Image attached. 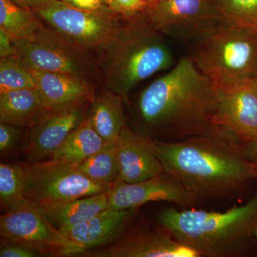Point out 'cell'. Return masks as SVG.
I'll list each match as a JSON object with an SVG mask.
<instances>
[{
  "mask_svg": "<svg viewBox=\"0 0 257 257\" xmlns=\"http://www.w3.org/2000/svg\"><path fill=\"white\" fill-rule=\"evenodd\" d=\"M15 56L28 69L62 72L85 78L89 61L84 50L64 37L47 42L13 41Z\"/></svg>",
  "mask_w": 257,
  "mask_h": 257,
  "instance_id": "cell-12",
  "label": "cell"
},
{
  "mask_svg": "<svg viewBox=\"0 0 257 257\" xmlns=\"http://www.w3.org/2000/svg\"><path fill=\"white\" fill-rule=\"evenodd\" d=\"M33 204L47 220L60 231L107 209L108 192L62 202Z\"/></svg>",
  "mask_w": 257,
  "mask_h": 257,
  "instance_id": "cell-20",
  "label": "cell"
},
{
  "mask_svg": "<svg viewBox=\"0 0 257 257\" xmlns=\"http://www.w3.org/2000/svg\"><path fill=\"white\" fill-rule=\"evenodd\" d=\"M25 197L42 204L90 197L112 187L88 178L75 165L58 161L32 162L25 166Z\"/></svg>",
  "mask_w": 257,
  "mask_h": 257,
  "instance_id": "cell-6",
  "label": "cell"
},
{
  "mask_svg": "<svg viewBox=\"0 0 257 257\" xmlns=\"http://www.w3.org/2000/svg\"><path fill=\"white\" fill-rule=\"evenodd\" d=\"M146 1V3L147 4H148L149 7L150 6V5L153 4V3H155V2H156V0H145Z\"/></svg>",
  "mask_w": 257,
  "mask_h": 257,
  "instance_id": "cell-35",
  "label": "cell"
},
{
  "mask_svg": "<svg viewBox=\"0 0 257 257\" xmlns=\"http://www.w3.org/2000/svg\"><path fill=\"white\" fill-rule=\"evenodd\" d=\"M157 221L201 257L239 256L256 234L257 189L247 202L223 212L167 208L158 214Z\"/></svg>",
  "mask_w": 257,
  "mask_h": 257,
  "instance_id": "cell-3",
  "label": "cell"
},
{
  "mask_svg": "<svg viewBox=\"0 0 257 257\" xmlns=\"http://www.w3.org/2000/svg\"><path fill=\"white\" fill-rule=\"evenodd\" d=\"M80 105L69 106L52 111L35 127L32 128L29 145V159L32 162L52 157L69 134L82 123Z\"/></svg>",
  "mask_w": 257,
  "mask_h": 257,
  "instance_id": "cell-17",
  "label": "cell"
},
{
  "mask_svg": "<svg viewBox=\"0 0 257 257\" xmlns=\"http://www.w3.org/2000/svg\"><path fill=\"white\" fill-rule=\"evenodd\" d=\"M255 238H256V239H257V230L256 231V234H255Z\"/></svg>",
  "mask_w": 257,
  "mask_h": 257,
  "instance_id": "cell-36",
  "label": "cell"
},
{
  "mask_svg": "<svg viewBox=\"0 0 257 257\" xmlns=\"http://www.w3.org/2000/svg\"><path fill=\"white\" fill-rule=\"evenodd\" d=\"M153 143L165 172L199 202L233 199L257 182L256 165L245 157L239 142L221 128L177 141Z\"/></svg>",
  "mask_w": 257,
  "mask_h": 257,
  "instance_id": "cell-1",
  "label": "cell"
},
{
  "mask_svg": "<svg viewBox=\"0 0 257 257\" xmlns=\"http://www.w3.org/2000/svg\"><path fill=\"white\" fill-rule=\"evenodd\" d=\"M14 56L15 50L13 41L4 31L0 30V58Z\"/></svg>",
  "mask_w": 257,
  "mask_h": 257,
  "instance_id": "cell-32",
  "label": "cell"
},
{
  "mask_svg": "<svg viewBox=\"0 0 257 257\" xmlns=\"http://www.w3.org/2000/svg\"><path fill=\"white\" fill-rule=\"evenodd\" d=\"M252 83L253 85H254V87H256V89H257V74L255 76L254 78L252 79Z\"/></svg>",
  "mask_w": 257,
  "mask_h": 257,
  "instance_id": "cell-34",
  "label": "cell"
},
{
  "mask_svg": "<svg viewBox=\"0 0 257 257\" xmlns=\"http://www.w3.org/2000/svg\"><path fill=\"white\" fill-rule=\"evenodd\" d=\"M104 144L87 118L69 134L52 160L76 166L100 150Z\"/></svg>",
  "mask_w": 257,
  "mask_h": 257,
  "instance_id": "cell-22",
  "label": "cell"
},
{
  "mask_svg": "<svg viewBox=\"0 0 257 257\" xmlns=\"http://www.w3.org/2000/svg\"><path fill=\"white\" fill-rule=\"evenodd\" d=\"M24 167L12 164H0V200L10 207L25 199Z\"/></svg>",
  "mask_w": 257,
  "mask_h": 257,
  "instance_id": "cell-24",
  "label": "cell"
},
{
  "mask_svg": "<svg viewBox=\"0 0 257 257\" xmlns=\"http://www.w3.org/2000/svg\"><path fill=\"white\" fill-rule=\"evenodd\" d=\"M42 253L38 248L18 241L4 240L0 248L1 257H35L41 256Z\"/></svg>",
  "mask_w": 257,
  "mask_h": 257,
  "instance_id": "cell-28",
  "label": "cell"
},
{
  "mask_svg": "<svg viewBox=\"0 0 257 257\" xmlns=\"http://www.w3.org/2000/svg\"><path fill=\"white\" fill-rule=\"evenodd\" d=\"M19 134L18 126L0 122V151L4 152L12 148L18 140Z\"/></svg>",
  "mask_w": 257,
  "mask_h": 257,
  "instance_id": "cell-30",
  "label": "cell"
},
{
  "mask_svg": "<svg viewBox=\"0 0 257 257\" xmlns=\"http://www.w3.org/2000/svg\"><path fill=\"white\" fill-rule=\"evenodd\" d=\"M217 103L218 87L188 57L144 89L138 107L147 127L177 141L214 130Z\"/></svg>",
  "mask_w": 257,
  "mask_h": 257,
  "instance_id": "cell-2",
  "label": "cell"
},
{
  "mask_svg": "<svg viewBox=\"0 0 257 257\" xmlns=\"http://www.w3.org/2000/svg\"><path fill=\"white\" fill-rule=\"evenodd\" d=\"M35 88L31 72L20 62L16 56L0 60V94Z\"/></svg>",
  "mask_w": 257,
  "mask_h": 257,
  "instance_id": "cell-26",
  "label": "cell"
},
{
  "mask_svg": "<svg viewBox=\"0 0 257 257\" xmlns=\"http://www.w3.org/2000/svg\"><path fill=\"white\" fill-rule=\"evenodd\" d=\"M137 209L114 210L107 208L66 229L60 230L74 243L87 251L89 248L112 242L123 234Z\"/></svg>",
  "mask_w": 257,
  "mask_h": 257,
  "instance_id": "cell-15",
  "label": "cell"
},
{
  "mask_svg": "<svg viewBox=\"0 0 257 257\" xmlns=\"http://www.w3.org/2000/svg\"><path fill=\"white\" fill-rule=\"evenodd\" d=\"M76 167L94 182L112 187L119 179L116 141L104 143L100 150Z\"/></svg>",
  "mask_w": 257,
  "mask_h": 257,
  "instance_id": "cell-23",
  "label": "cell"
},
{
  "mask_svg": "<svg viewBox=\"0 0 257 257\" xmlns=\"http://www.w3.org/2000/svg\"><path fill=\"white\" fill-rule=\"evenodd\" d=\"M61 1L63 2L67 6L74 9L101 13V14L116 15L108 8L107 5L104 3V0H61Z\"/></svg>",
  "mask_w": 257,
  "mask_h": 257,
  "instance_id": "cell-29",
  "label": "cell"
},
{
  "mask_svg": "<svg viewBox=\"0 0 257 257\" xmlns=\"http://www.w3.org/2000/svg\"><path fill=\"white\" fill-rule=\"evenodd\" d=\"M0 30L12 41H53L62 37L42 23V19L30 10L23 9L12 0H0Z\"/></svg>",
  "mask_w": 257,
  "mask_h": 257,
  "instance_id": "cell-18",
  "label": "cell"
},
{
  "mask_svg": "<svg viewBox=\"0 0 257 257\" xmlns=\"http://www.w3.org/2000/svg\"><path fill=\"white\" fill-rule=\"evenodd\" d=\"M241 144V149L245 157L257 168V140Z\"/></svg>",
  "mask_w": 257,
  "mask_h": 257,
  "instance_id": "cell-33",
  "label": "cell"
},
{
  "mask_svg": "<svg viewBox=\"0 0 257 257\" xmlns=\"http://www.w3.org/2000/svg\"><path fill=\"white\" fill-rule=\"evenodd\" d=\"M214 124L240 143L257 140V89L252 80L218 87Z\"/></svg>",
  "mask_w": 257,
  "mask_h": 257,
  "instance_id": "cell-11",
  "label": "cell"
},
{
  "mask_svg": "<svg viewBox=\"0 0 257 257\" xmlns=\"http://www.w3.org/2000/svg\"><path fill=\"white\" fill-rule=\"evenodd\" d=\"M15 4L36 13L40 10L51 8L60 3L61 0H12Z\"/></svg>",
  "mask_w": 257,
  "mask_h": 257,
  "instance_id": "cell-31",
  "label": "cell"
},
{
  "mask_svg": "<svg viewBox=\"0 0 257 257\" xmlns=\"http://www.w3.org/2000/svg\"><path fill=\"white\" fill-rule=\"evenodd\" d=\"M152 202L174 203L183 207L199 202L175 177L166 172L138 183H125L119 179L108 192V208L114 210L138 209Z\"/></svg>",
  "mask_w": 257,
  "mask_h": 257,
  "instance_id": "cell-10",
  "label": "cell"
},
{
  "mask_svg": "<svg viewBox=\"0 0 257 257\" xmlns=\"http://www.w3.org/2000/svg\"><path fill=\"white\" fill-rule=\"evenodd\" d=\"M145 17L157 32L197 40L224 21L214 0H156Z\"/></svg>",
  "mask_w": 257,
  "mask_h": 257,
  "instance_id": "cell-8",
  "label": "cell"
},
{
  "mask_svg": "<svg viewBox=\"0 0 257 257\" xmlns=\"http://www.w3.org/2000/svg\"><path fill=\"white\" fill-rule=\"evenodd\" d=\"M145 15L119 24L99 50V65L106 87L128 103L140 82L168 69L172 53Z\"/></svg>",
  "mask_w": 257,
  "mask_h": 257,
  "instance_id": "cell-4",
  "label": "cell"
},
{
  "mask_svg": "<svg viewBox=\"0 0 257 257\" xmlns=\"http://www.w3.org/2000/svg\"><path fill=\"white\" fill-rule=\"evenodd\" d=\"M104 3H105V4H106V0H104Z\"/></svg>",
  "mask_w": 257,
  "mask_h": 257,
  "instance_id": "cell-37",
  "label": "cell"
},
{
  "mask_svg": "<svg viewBox=\"0 0 257 257\" xmlns=\"http://www.w3.org/2000/svg\"><path fill=\"white\" fill-rule=\"evenodd\" d=\"M123 99L108 89L93 101L88 119L104 143L116 142L125 124Z\"/></svg>",
  "mask_w": 257,
  "mask_h": 257,
  "instance_id": "cell-21",
  "label": "cell"
},
{
  "mask_svg": "<svg viewBox=\"0 0 257 257\" xmlns=\"http://www.w3.org/2000/svg\"><path fill=\"white\" fill-rule=\"evenodd\" d=\"M223 20L257 34V0H214Z\"/></svg>",
  "mask_w": 257,
  "mask_h": 257,
  "instance_id": "cell-25",
  "label": "cell"
},
{
  "mask_svg": "<svg viewBox=\"0 0 257 257\" xmlns=\"http://www.w3.org/2000/svg\"><path fill=\"white\" fill-rule=\"evenodd\" d=\"M119 179L138 183L165 172L153 140L125 125L116 140Z\"/></svg>",
  "mask_w": 257,
  "mask_h": 257,
  "instance_id": "cell-13",
  "label": "cell"
},
{
  "mask_svg": "<svg viewBox=\"0 0 257 257\" xmlns=\"http://www.w3.org/2000/svg\"><path fill=\"white\" fill-rule=\"evenodd\" d=\"M82 254L94 257H201L160 226L157 229L132 233L106 249Z\"/></svg>",
  "mask_w": 257,
  "mask_h": 257,
  "instance_id": "cell-14",
  "label": "cell"
},
{
  "mask_svg": "<svg viewBox=\"0 0 257 257\" xmlns=\"http://www.w3.org/2000/svg\"><path fill=\"white\" fill-rule=\"evenodd\" d=\"M35 14L66 40L84 51L100 50L119 25L116 15L74 9L62 1Z\"/></svg>",
  "mask_w": 257,
  "mask_h": 257,
  "instance_id": "cell-9",
  "label": "cell"
},
{
  "mask_svg": "<svg viewBox=\"0 0 257 257\" xmlns=\"http://www.w3.org/2000/svg\"><path fill=\"white\" fill-rule=\"evenodd\" d=\"M35 89L50 111L81 105L89 99L92 89L87 79L62 72L32 70Z\"/></svg>",
  "mask_w": 257,
  "mask_h": 257,
  "instance_id": "cell-16",
  "label": "cell"
},
{
  "mask_svg": "<svg viewBox=\"0 0 257 257\" xmlns=\"http://www.w3.org/2000/svg\"><path fill=\"white\" fill-rule=\"evenodd\" d=\"M0 234L5 241H18L42 253L82 254L84 251L56 228L32 202L25 199L0 217Z\"/></svg>",
  "mask_w": 257,
  "mask_h": 257,
  "instance_id": "cell-7",
  "label": "cell"
},
{
  "mask_svg": "<svg viewBox=\"0 0 257 257\" xmlns=\"http://www.w3.org/2000/svg\"><path fill=\"white\" fill-rule=\"evenodd\" d=\"M190 57L217 87L249 82L257 74V34L223 21L197 40Z\"/></svg>",
  "mask_w": 257,
  "mask_h": 257,
  "instance_id": "cell-5",
  "label": "cell"
},
{
  "mask_svg": "<svg viewBox=\"0 0 257 257\" xmlns=\"http://www.w3.org/2000/svg\"><path fill=\"white\" fill-rule=\"evenodd\" d=\"M106 4L116 16L125 20L143 16L149 8L145 0H106Z\"/></svg>",
  "mask_w": 257,
  "mask_h": 257,
  "instance_id": "cell-27",
  "label": "cell"
},
{
  "mask_svg": "<svg viewBox=\"0 0 257 257\" xmlns=\"http://www.w3.org/2000/svg\"><path fill=\"white\" fill-rule=\"evenodd\" d=\"M52 113L35 88L0 94V122L18 127L34 128Z\"/></svg>",
  "mask_w": 257,
  "mask_h": 257,
  "instance_id": "cell-19",
  "label": "cell"
}]
</instances>
